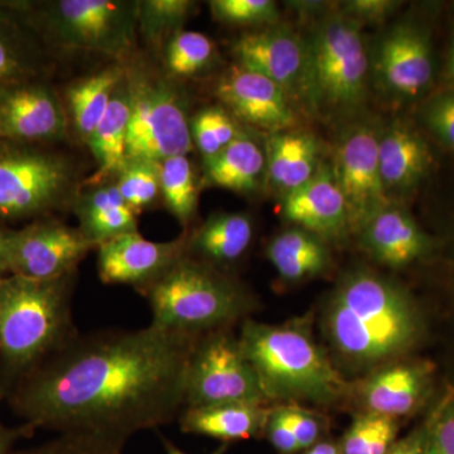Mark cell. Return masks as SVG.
Instances as JSON below:
<instances>
[{
	"label": "cell",
	"instance_id": "6da1fadb",
	"mask_svg": "<svg viewBox=\"0 0 454 454\" xmlns=\"http://www.w3.org/2000/svg\"><path fill=\"white\" fill-rule=\"evenodd\" d=\"M200 339L152 324L77 336L23 379L14 406L32 428L124 446L179 413Z\"/></svg>",
	"mask_w": 454,
	"mask_h": 454
},
{
	"label": "cell",
	"instance_id": "7a4b0ae2",
	"mask_svg": "<svg viewBox=\"0 0 454 454\" xmlns=\"http://www.w3.org/2000/svg\"><path fill=\"white\" fill-rule=\"evenodd\" d=\"M325 331L343 357L366 365L405 351L417 340L419 318L400 286L360 270L337 286L325 312Z\"/></svg>",
	"mask_w": 454,
	"mask_h": 454
},
{
	"label": "cell",
	"instance_id": "3957f363",
	"mask_svg": "<svg viewBox=\"0 0 454 454\" xmlns=\"http://www.w3.org/2000/svg\"><path fill=\"white\" fill-rule=\"evenodd\" d=\"M74 273L52 280L0 278V354L5 372L28 376L76 339Z\"/></svg>",
	"mask_w": 454,
	"mask_h": 454
},
{
	"label": "cell",
	"instance_id": "277c9868",
	"mask_svg": "<svg viewBox=\"0 0 454 454\" xmlns=\"http://www.w3.org/2000/svg\"><path fill=\"white\" fill-rule=\"evenodd\" d=\"M267 400L333 403L343 381L303 322L265 325L245 321L239 339Z\"/></svg>",
	"mask_w": 454,
	"mask_h": 454
},
{
	"label": "cell",
	"instance_id": "5b68a950",
	"mask_svg": "<svg viewBox=\"0 0 454 454\" xmlns=\"http://www.w3.org/2000/svg\"><path fill=\"white\" fill-rule=\"evenodd\" d=\"M145 293L153 315L152 325L193 337L216 333L252 307L234 280L187 254Z\"/></svg>",
	"mask_w": 454,
	"mask_h": 454
},
{
	"label": "cell",
	"instance_id": "8992f818",
	"mask_svg": "<svg viewBox=\"0 0 454 454\" xmlns=\"http://www.w3.org/2000/svg\"><path fill=\"white\" fill-rule=\"evenodd\" d=\"M12 4L35 35L62 49L121 57L136 42L139 2L57 0Z\"/></svg>",
	"mask_w": 454,
	"mask_h": 454
},
{
	"label": "cell",
	"instance_id": "52a82bcc",
	"mask_svg": "<svg viewBox=\"0 0 454 454\" xmlns=\"http://www.w3.org/2000/svg\"><path fill=\"white\" fill-rule=\"evenodd\" d=\"M361 27L336 11L319 18L307 37L317 114L348 115L365 103L370 57Z\"/></svg>",
	"mask_w": 454,
	"mask_h": 454
},
{
	"label": "cell",
	"instance_id": "ba28073f",
	"mask_svg": "<svg viewBox=\"0 0 454 454\" xmlns=\"http://www.w3.org/2000/svg\"><path fill=\"white\" fill-rule=\"evenodd\" d=\"M130 121L127 160L158 164L187 155L192 148L191 121L181 92L164 80H128Z\"/></svg>",
	"mask_w": 454,
	"mask_h": 454
},
{
	"label": "cell",
	"instance_id": "9c48e42d",
	"mask_svg": "<svg viewBox=\"0 0 454 454\" xmlns=\"http://www.w3.org/2000/svg\"><path fill=\"white\" fill-rule=\"evenodd\" d=\"M70 182L64 158L35 145L0 139V220L40 216L62 201Z\"/></svg>",
	"mask_w": 454,
	"mask_h": 454
},
{
	"label": "cell",
	"instance_id": "30bf717a",
	"mask_svg": "<svg viewBox=\"0 0 454 454\" xmlns=\"http://www.w3.org/2000/svg\"><path fill=\"white\" fill-rule=\"evenodd\" d=\"M267 402L240 342L223 331L202 336L188 366L187 408Z\"/></svg>",
	"mask_w": 454,
	"mask_h": 454
},
{
	"label": "cell",
	"instance_id": "8fae6325",
	"mask_svg": "<svg viewBox=\"0 0 454 454\" xmlns=\"http://www.w3.org/2000/svg\"><path fill=\"white\" fill-rule=\"evenodd\" d=\"M232 50L238 65L277 83L295 110L317 114L309 38L277 25L241 35Z\"/></svg>",
	"mask_w": 454,
	"mask_h": 454
},
{
	"label": "cell",
	"instance_id": "7c38bea8",
	"mask_svg": "<svg viewBox=\"0 0 454 454\" xmlns=\"http://www.w3.org/2000/svg\"><path fill=\"white\" fill-rule=\"evenodd\" d=\"M378 145V129L355 122L334 145L331 168L348 205L351 231H360L373 215L393 203L382 186Z\"/></svg>",
	"mask_w": 454,
	"mask_h": 454
},
{
	"label": "cell",
	"instance_id": "4fadbf2b",
	"mask_svg": "<svg viewBox=\"0 0 454 454\" xmlns=\"http://www.w3.org/2000/svg\"><path fill=\"white\" fill-rule=\"evenodd\" d=\"M98 245L82 230L57 221H37L7 232V267L12 276L52 280L70 276L83 256Z\"/></svg>",
	"mask_w": 454,
	"mask_h": 454
},
{
	"label": "cell",
	"instance_id": "5bb4252c",
	"mask_svg": "<svg viewBox=\"0 0 454 454\" xmlns=\"http://www.w3.org/2000/svg\"><path fill=\"white\" fill-rule=\"evenodd\" d=\"M370 70L387 97H419L433 79L432 49L426 33L409 23L393 27L376 44Z\"/></svg>",
	"mask_w": 454,
	"mask_h": 454
},
{
	"label": "cell",
	"instance_id": "9a60e30c",
	"mask_svg": "<svg viewBox=\"0 0 454 454\" xmlns=\"http://www.w3.org/2000/svg\"><path fill=\"white\" fill-rule=\"evenodd\" d=\"M67 115L52 89L26 82L0 90V139L38 145L61 139Z\"/></svg>",
	"mask_w": 454,
	"mask_h": 454
},
{
	"label": "cell",
	"instance_id": "2e32d148",
	"mask_svg": "<svg viewBox=\"0 0 454 454\" xmlns=\"http://www.w3.org/2000/svg\"><path fill=\"white\" fill-rule=\"evenodd\" d=\"M188 239L169 243L146 240L138 232L98 245V276L106 284H130L145 292L187 253Z\"/></svg>",
	"mask_w": 454,
	"mask_h": 454
},
{
	"label": "cell",
	"instance_id": "e0dca14e",
	"mask_svg": "<svg viewBox=\"0 0 454 454\" xmlns=\"http://www.w3.org/2000/svg\"><path fill=\"white\" fill-rule=\"evenodd\" d=\"M216 95L232 113L256 129H294L297 110L277 83L240 65L230 68L216 86Z\"/></svg>",
	"mask_w": 454,
	"mask_h": 454
},
{
	"label": "cell",
	"instance_id": "ac0fdd59",
	"mask_svg": "<svg viewBox=\"0 0 454 454\" xmlns=\"http://www.w3.org/2000/svg\"><path fill=\"white\" fill-rule=\"evenodd\" d=\"M283 212L286 220L321 240H337L351 231L345 197L325 162L306 184L284 196Z\"/></svg>",
	"mask_w": 454,
	"mask_h": 454
},
{
	"label": "cell",
	"instance_id": "d6986e66",
	"mask_svg": "<svg viewBox=\"0 0 454 454\" xmlns=\"http://www.w3.org/2000/svg\"><path fill=\"white\" fill-rule=\"evenodd\" d=\"M378 152L382 186L391 202L417 187L432 163L426 140L403 121L379 130Z\"/></svg>",
	"mask_w": 454,
	"mask_h": 454
},
{
	"label": "cell",
	"instance_id": "ffe728a7",
	"mask_svg": "<svg viewBox=\"0 0 454 454\" xmlns=\"http://www.w3.org/2000/svg\"><path fill=\"white\" fill-rule=\"evenodd\" d=\"M358 232L364 250L391 268L406 267L429 249L428 238L413 217L394 202L373 215Z\"/></svg>",
	"mask_w": 454,
	"mask_h": 454
},
{
	"label": "cell",
	"instance_id": "44dd1931",
	"mask_svg": "<svg viewBox=\"0 0 454 454\" xmlns=\"http://www.w3.org/2000/svg\"><path fill=\"white\" fill-rule=\"evenodd\" d=\"M267 178L283 197L306 184L322 166L321 145L312 133L289 129L269 134Z\"/></svg>",
	"mask_w": 454,
	"mask_h": 454
},
{
	"label": "cell",
	"instance_id": "7402d4cb",
	"mask_svg": "<svg viewBox=\"0 0 454 454\" xmlns=\"http://www.w3.org/2000/svg\"><path fill=\"white\" fill-rule=\"evenodd\" d=\"M267 177V148L252 131L240 130L226 148L205 160V181L210 186L239 193L258 190Z\"/></svg>",
	"mask_w": 454,
	"mask_h": 454
},
{
	"label": "cell",
	"instance_id": "603a6c76",
	"mask_svg": "<svg viewBox=\"0 0 454 454\" xmlns=\"http://www.w3.org/2000/svg\"><path fill=\"white\" fill-rule=\"evenodd\" d=\"M428 382V370L424 366L411 364L390 366L367 379L361 397L369 413L395 419L417 408Z\"/></svg>",
	"mask_w": 454,
	"mask_h": 454
},
{
	"label": "cell",
	"instance_id": "cb8c5ba5",
	"mask_svg": "<svg viewBox=\"0 0 454 454\" xmlns=\"http://www.w3.org/2000/svg\"><path fill=\"white\" fill-rule=\"evenodd\" d=\"M269 413L262 404L226 403L187 408L179 417V424L184 433L206 435L229 444L258 437L265 430Z\"/></svg>",
	"mask_w": 454,
	"mask_h": 454
},
{
	"label": "cell",
	"instance_id": "d4e9b609",
	"mask_svg": "<svg viewBox=\"0 0 454 454\" xmlns=\"http://www.w3.org/2000/svg\"><path fill=\"white\" fill-rule=\"evenodd\" d=\"M130 121V95L127 76L114 92L109 109L101 119L88 145L98 162V172L90 184H98L109 177L119 175L127 163L128 130Z\"/></svg>",
	"mask_w": 454,
	"mask_h": 454
},
{
	"label": "cell",
	"instance_id": "484cf974",
	"mask_svg": "<svg viewBox=\"0 0 454 454\" xmlns=\"http://www.w3.org/2000/svg\"><path fill=\"white\" fill-rule=\"evenodd\" d=\"M25 18L12 3H0V90L32 82L40 68V50Z\"/></svg>",
	"mask_w": 454,
	"mask_h": 454
},
{
	"label": "cell",
	"instance_id": "4316f807",
	"mask_svg": "<svg viewBox=\"0 0 454 454\" xmlns=\"http://www.w3.org/2000/svg\"><path fill=\"white\" fill-rule=\"evenodd\" d=\"M80 230L98 245L124 234L138 232L136 212L131 210L116 184L97 187L76 205Z\"/></svg>",
	"mask_w": 454,
	"mask_h": 454
},
{
	"label": "cell",
	"instance_id": "83f0119b",
	"mask_svg": "<svg viewBox=\"0 0 454 454\" xmlns=\"http://www.w3.org/2000/svg\"><path fill=\"white\" fill-rule=\"evenodd\" d=\"M254 226L244 214L214 215L188 239L187 252H192L215 264H230L249 249Z\"/></svg>",
	"mask_w": 454,
	"mask_h": 454
},
{
	"label": "cell",
	"instance_id": "f1b7e54d",
	"mask_svg": "<svg viewBox=\"0 0 454 454\" xmlns=\"http://www.w3.org/2000/svg\"><path fill=\"white\" fill-rule=\"evenodd\" d=\"M267 254L278 274L291 282L318 276L330 265L324 240L300 227L276 236Z\"/></svg>",
	"mask_w": 454,
	"mask_h": 454
},
{
	"label": "cell",
	"instance_id": "f546056e",
	"mask_svg": "<svg viewBox=\"0 0 454 454\" xmlns=\"http://www.w3.org/2000/svg\"><path fill=\"white\" fill-rule=\"evenodd\" d=\"M125 79L121 67H110L71 86L67 92L71 115L83 139L90 138L104 118L114 92Z\"/></svg>",
	"mask_w": 454,
	"mask_h": 454
},
{
	"label": "cell",
	"instance_id": "4dcf8cb0",
	"mask_svg": "<svg viewBox=\"0 0 454 454\" xmlns=\"http://www.w3.org/2000/svg\"><path fill=\"white\" fill-rule=\"evenodd\" d=\"M158 170L167 207L179 223L187 226L195 217L199 196L192 163L187 155H178L158 163Z\"/></svg>",
	"mask_w": 454,
	"mask_h": 454
},
{
	"label": "cell",
	"instance_id": "1f68e13d",
	"mask_svg": "<svg viewBox=\"0 0 454 454\" xmlns=\"http://www.w3.org/2000/svg\"><path fill=\"white\" fill-rule=\"evenodd\" d=\"M195 3L190 0H145L139 2L138 28L151 47L163 46L192 13Z\"/></svg>",
	"mask_w": 454,
	"mask_h": 454
},
{
	"label": "cell",
	"instance_id": "d6a6232c",
	"mask_svg": "<svg viewBox=\"0 0 454 454\" xmlns=\"http://www.w3.org/2000/svg\"><path fill=\"white\" fill-rule=\"evenodd\" d=\"M395 419L384 415H360L343 435L340 454H387L396 443Z\"/></svg>",
	"mask_w": 454,
	"mask_h": 454
},
{
	"label": "cell",
	"instance_id": "836d02e7",
	"mask_svg": "<svg viewBox=\"0 0 454 454\" xmlns=\"http://www.w3.org/2000/svg\"><path fill=\"white\" fill-rule=\"evenodd\" d=\"M216 47L214 42L200 32L181 31L167 44L166 64L173 74L195 76L214 62Z\"/></svg>",
	"mask_w": 454,
	"mask_h": 454
},
{
	"label": "cell",
	"instance_id": "e575fe53",
	"mask_svg": "<svg viewBox=\"0 0 454 454\" xmlns=\"http://www.w3.org/2000/svg\"><path fill=\"white\" fill-rule=\"evenodd\" d=\"M234 119L223 107H206L191 121V133L203 160H211L240 133Z\"/></svg>",
	"mask_w": 454,
	"mask_h": 454
},
{
	"label": "cell",
	"instance_id": "d590c367",
	"mask_svg": "<svg viewBox=\"0 0 454 454\" xmlns=\"http://www.w3.org/2000/svg\"><path fill=\"white\" fill-rule=\"evenodd\" d=\"M119 192L134 212L151 205L160 191L158 164L127 160L116 182Z\"/></svg>",
	"mask_w": 454,
	"mask_h": 454
},
{
	"label": "cell",
	"instance_id": "8d00e7d4",
	"mask_svg": "<svg viewBox=\"0 0 454 454\" xmlns=\"http://www.w3.org/2000/svg\"><path fill=\"white\" fill-rule=\"evenodd\" d=\"M210 8L217 20L229 25L273 27L280 20L279 8L271 0H214Z\"/></svg>",
	"mask_w": 454,
	"mask_h": 454
},
{
	"label": "cell",
	"instance_id": "74e56055",
	"mask_svg": "<svg viewBox=\"0 0 454 454\" xmlns=\"http://www.w3.org/2000/svg\"><path fill=\"white\" fill-rule=\"evenodd\" d=\"M423 434L426 454H454V393L442 400Z\"/></svg>",
	"mask_w": 454,
	"mask_h": 454
},
{
	"label": "cell",
	"instance_id": "f35d334b",
	"mask_svg": "<svg viewBox=\"0 0 454 454\" xmlns=\"http://www.w3.org/2000/svg\"><path fill=\"white\" fill-rule=\"evenodd\" d=\"M121 444L88 435L61 434L22 454H124Z\"/></svg>",
	"mask_w": 454,
	"mask_h": 454
},
{
	"label": "cell",
	"instance_id": "ab89813d",
	"mask_svg": "<svg viewBox=\"0 0 454 454\" xmlns=\"http://www.w3.org/2000/svg\"><path fill=\"white\" fill-rule=\"evenodd\" d=\"M422 118L427 128L454 151V90L430 98L423 107Z\"/></svg>",
	"mask_w": 454,
	"mask_h": 454
},
{
	"label": "cell",
	"instance_id": "60d3db41",
	"mask_svg": "<svg viewBox=\"0 0 454 454\" xmlns=\"http://www.w3.org/2000/svg\"><path fill=\"white\" fill-rule=\"evenodd\" d=\"M400 4L402 3L394 0H349L342 3L339 11L360 26L381 25L393 16Z\"/></svg>",
	"mask_w": 454,
	"mask_h": 454
},
{
	"label": "cell",
	"instance_id": "b9f144b4",
	"mask_svg": "<svg viewBox=\"0 0 454 454\" xmlns=\"http://www.w3.org/2000/svg\"><path fill=\"white\" fill-rule=\"evenodd\" d=\"M279 411L297 439L301 450L306 452L307 450L318 443L322 432L321 424L312 414L301 411V409L293 408V406L279 408Z\"/></svg>",
	"mask_w": 454,
	"mask_h": 454
},
{
	"label": "cell",
	"instance_id": "7bdbcfd3",
	"mask_svg": "<svg viewBox=\"0 0 454 454\" xmlns=\"http://www.w3.org/2000/svg\"><path fill=\"white\" fill-rule=\"evenodd\" d=\"M269 442L280 454H295L301 452L297 439L288 424L284 420L279 408L269 413L267 426H265Z\"/></svg>",
	"mask_w": 454,
	"mask_h": 454
},
{
	"label": "cell",
	"instance_id": "ee69618b",
	"mask_svg": "<svg viewBox=\"0 0 454 454\" xmlns=\"http://www.w3.org/2000/svg\"><path fill=\"white\" fill-rule=\"evenodd\" d=\"M387 454H426L423 429L396 442Z\"/></svg>",
	"mask_w": 454,
	"mask_h": 454
},
{
	"label": "cell",
	"instance_id": "f6af8a7d",
	"mask_svg": "<svg viewBox=\"0 0 454 454\" xmlns=\"http://www.w3.org/2000/svg\"><path fill=\"white\" fill-rule=\"evenodd\" d=\"M32 430V427L29 426L22 427V428H8L0 422V454L11 453L12 448L18 439L31 434Z\"/></svg>",
	"mask_w": 454,
	"mask_h": 454
},
{
	"label": "cell",
	"instance_id": "bcb514c9",
	"mask_svg": "<svg viewBox=\"0 0 454 454\" xmlns=\"http://www.w3.org/2000/svg\"><path fill=\"white\" fill-rule=\"evenodd\" d=\"M304 454H340V448L333 442L319 441L309 450H307Z\"/></svg>",
	"mask_w": 454,
	"mask_h": 454
},
{
	"label": "cell",
	"instance_id": "7dc6e473",
	"mask_svg": "<svg viewBox=\"0 0 454 454\" xmlns=\"http://www.w3.org/2000/svg\"><path fill=\"white\" fill-rule=\"evenodd\" d=\"M7 232L0 230V278L8 273L7 267Z\"/></svg>",
	"mask_w": 454,
	"mask_h": 454
},
{
	"label": "cell",
	"instance_id": "c3c4849f",
	"mask_svg": "<svg viewBox=\"0 0 454 454\" xmlns=\"http://www.w3.org/2000/svg\"><path fill=\"white\" fill-rule=\"evenodd\" d=\"M164 450H166L167 454H187L184 453V450H179L172 441L169 439L162 437ZM227 448H229V444L223 443L221 446L217 447L216 450H212L211 453L208 454H225Z\"/></svg>",
	"mask_w": 454,
	"mask_h": 454
},
{
	"label": "cell",
	"instance_id": "681fc988",
	"mask_svg": "<svg viewBox=\"0 0 454 454\" xmlns=\"http://www.w3.org/2000/svg\"><path fill=\"white\" fill-rule=\"evenodd\" d=\"M447 77L450 82L454 83V40L452 46H450V56H448Z\"/></svg>",
	"mask_w": 454,
	"mask_h": 454
}]
</instances>
